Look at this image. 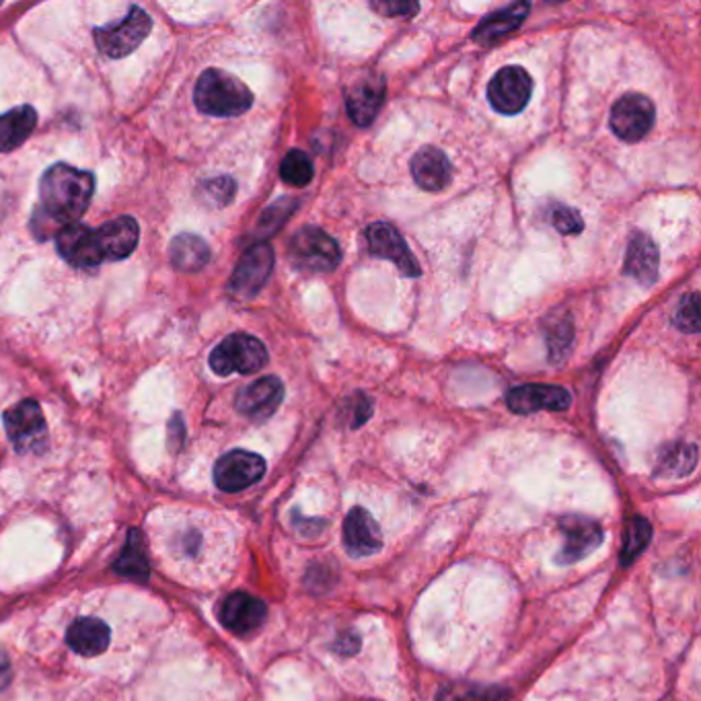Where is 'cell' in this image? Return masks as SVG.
<instances>
[{
    "instance_id": "4dcf8cb0",
    "label": "cell",
    "mask_w": 701,
    "mask_h": 701,
    "mask_svg": "<svg viewBox=\"0 0 701 701\" xmlns=\"http://www.w3.org/2000/svg\"><path fill=\"white\" fill-rule=\"evenodd\" d=\"M508 693L500 688H447L438 693V701H506Z\"/></svg>"
},
{
    "instance_id": "cb8c5ba5",
    "label": "cell",
    "mask_w": 701,
    "mask_h": 701,
    "mask_svg": "<svg viewBox=\"0 0 701 701\" xmlns=\"http://www.w3.org/2000/svg\"><path fill=\"white\" fill-rule=\"evenodd\" d=\"M38 126V111L19 106L0 116V153H11L26 143Z\"/></svg>"
},
{
    "instance_id": "d590c367",
    "label": "cell",
    "mask_w": 701,
    "mask_h": 701,
    "mask_svg": "<svg viewBox=\"0 0 701 701\" xmlns=\"http://www.w3.org/2000/svg\"><path fill=\"white\" fill-rule=\"evenodd\" d=\"M11 675H13V671H11L9 656L4 654V650H0V691L11 683Z\"/></svg>"
},
{
    "instance_id": "f546056e",
    "label": "cell",
    "mask_w": 701,
    "mask_h": 701,
    "mask_svg": "<svg viewBox=\"0 0 701 701\" xmlns=\"http://www.w3.org/2000/svg\"><path fill=\"white\" fill-rule=\"evenodd\" d=\"M650 537H652V527H650L649 520L642 518V516L632 518L630 529H627V535H625V545H623V566H627L649 545Z\"/></svg>"
},
{
    "instance_id": "3957f363",
    "label": "cell",
    "mask_w": 701,
    "mask_h": 701,
    "mask_svg": "<svg viewBox=\"0 0 701 701\" xmlns=\"http://www.w3.org/2000/svg\"><path fill=\"white\" fill-rule=\"evenodd\" d=\"M267 348L250 333H231L211 352V369L218 377L255 374L267 364Z\"/></svg>"
},
{
    "instance_id": "ffe728a7",
    "label": "cell",
    "mask_w": 701,
    "mask_h": 701,
    "mask_svg": "<svg viewBox=\"0 0 701 701\" xmlns=\"http://www.w3.org/2000/svg\"><path fill=\"white\" fill-rule=\"evenodd\" d=\"M661 253L656 243L646 233H634L625 253V274L642 284L650 286L659 279Z\"/></svg>"
},
{
    "instance_id": "ac0fdd59",
    "label": "cell",
    "mask_w": 701,
    "mask_h": 701,
    "mask_svg": "<svg viewBox=\"0 0 701 701\" xmlns=\"http://www.w3.org/2000/svg\"><path fill=\"white\" fill-rule=\"evenodd\" d=\"M384 101V82L379 75L354 80L345 91L348 114L357 126H369L377 118Z\"/></svg>"
},
{
    "instance_id": "83f0119b",
    "label": "cell",
    "mask_w": 701,
    "mask_h": 701,
    "mask_svg": "<svg viewBox=\"0 0 701 701\" xmlns=\"http://www.w3.org/2000/svg\"><path fill=\"white\" fill-rule=\"evenodd\" d=\"M698 461V449L693 445H673L662 452L661 469L666 476H688Z\"/></svg>"
},
{
    "instance_id": "ba28073f",
    "label": "cell",
    "mask_w": 701,
    "mask_h": 701,
    "mask_svg": "<svg viewBox=\"0 0 701 701\" xmlns=\"http://www.w3.org/2000/svg\"><path fill=\"white\" fill-rule=\"evenodd\" d=\"M654 114V104L646 95H623L611 109V130L623 143H637L652 130Z\"/></svg>"
},
{
    "instance_id": "836d02e7",
    "label": "cell",
    "mask_w": 701,
    "mask_h": 701,
    "mask_svg": "<svg viewBox=\"0 0 701 701\" xmlns=\"http://www.w3.org/2000/svg\"><path fill=\"white\" fill-rule=\"evenodd\" d=\"M676 328L681 331H688V333H698L700 331V296L693 292L688 294L675 313Z\"/></svg>"
},
{
    "instance_id": "603a6c76",
    "label": "cell",
    "mask_w": 701,
    "mask_h": 701,
    "mask_svg": "<svg viewBox=\"0 0 701 701\" xmlns=\"http://www.w3.org/2000/svg\"><path fill=\"white\" fill-rule=\"evenodd\" d=\"M529 9V2H515L498 13H491L477 26L476 31H474V40L481 46H491V43L503 40L504 36L513 33L516 27L525 21Z\"/></svg>"
},
{
    "instance_id": "9c48e42d",
    "label": "cell",
    "mask_w": 701,
    "mask_h": 701,
    "mask_svg": "<svg viewBox=\"0 0 701 701\" xmlns=\"http://www.w3.org/2000/svg\"><path fill=\"white\" fill-rule=\"evenodd\" d=\"M533 79L523 67H504L488 85L490 106L504 116H516L529 104Z\"/></svg>"
},
{
    "instance_id": "6da1fadb",
    "label": "cell",
    "mask_w": 701,
    "mask_h": 701,
    "mask_svg": "<svg viewBox=\"0 0 701 701\" xmlns=\"http://www.w3.org/2000/svg\"><path fill=\"white\" fill-rule=\"evenodd\" d=\"M95 194L94 173L56 163L40 182V206L33 212V235L46 241L65 226L77 225Z\"/></svg>"
},
{
    "instance_id": "30bf717a",
    "label": "cell",
    "mask_w": 701,
    "mask_h": 701,
    "mask_svg": "<svg viewBox=\"0 0 701 701\" xmlns=\"http://www.w3.org/2000/svg\"><path fill=\"white\" fill-rule=\"evenodd\" d=\"M274 270V250L267 243H257L243 253L231 276V291L238 299H253L262 291Z\"/></svg>"
},
{
    "instance_id": "1f68e13d",
    "label": "cell",
    "mask_w": 701,
    "mask_h": 701,
    "mask_svg": "<svg viewBox=\"0 0 701 701\" xmlns=\"http://www.w3.org/2000/svg\"><path fill=\"white\" fill-rule=\"evenodd\" d=\"M294 208H296V202H292V199H280L276 204H272V206L262 214V218H260L257 235H260V237L274 235L280 226L286 223V218L291 216Z\"/></svg>"
},
{
    "instance_id": "484cf974",
    "label": "cell",
    "mask_w": 701,
    "mask_h": 701,
    "mask_svg": "<svg viewBox=\"0 0 701 701\" xmlns=\"http://www.w3.org/2000/svg\"><path fill=\"white\" fill-rule=\"evenodd\" d=\"M313 175H315L313 163L303 150H291L280 165V177L289 186L304 187L306 184H311Z\"/></svg>"
},
{
    "instance_id": "d4e9b609",
    "label": "cell",
    "mask_w": 701,
    "mask_h": 701,
    "mask_svg": "<svg viewBox=\"0 0 701 701\" xmlns=\"http://www.w3.org/2000/svg\"><path fill=\"white\" fill-rule=\"evenodd\" d=\"M211 245L204 238L192 235V233H179L169 245V260H172L173 267L179 272H186V274L199 272L204 265L211 262Z\"/></svg>"
},
{
    "instance_id": "44dd1931",
    "label": "cell",
    "mask_w": 701,
    "mask_h": 701,
    "mask_svg": "<svg viewBox=\"0 0 701 701\" xmlns=\"http://www.w3.org/2000/svg\"><path fill=\"white\" fill-rule=\"evenodd\" d=\"M94 228L85 225L65 226L56 235V250L60 257L75 267H94L99 265V260L95 255L94 241H91Z\"/></svg>"
},
{
    "instance_id": "d6a6232c",
    "label": "cell",
    "mask_w": 701,
    "mask_h": 701,
    "mask_svg": "<svg viewBox=\"0 0 701 701\" xmlns=\"http://www.w3.org/2000/svg\"><path fill=\"white\" fill-rule=\"evenodd\" d=\"M549 223L556 226L562 235H581L584 228L581 212L569 208L566 204H552L549 206Z\"/></svg>"
},
{
    "instance_id": "5bb4252c",
    "label": "cell",
    "mask_w": 701,
    "mask_h": 701,
    "mask_svg": "<svg viewBox=\"0 0 701 701\" xmlns=\"http://www.w3.org/2000/svg\"><path fill=\"white\" fill-rule=\"evenodd\" d=\"M221 623L228 632L237 635L253 634L264 625L267 617V607L264 601L250 593H233L226 596L221 605Z\"/></svg>"
},
{
    "instance_id": "52a82bcc",
    "label": "cell",
    "mask_w": 701,
    "mask_h": 701,
    "mask_svg": "<svg viewBox=\"0 0 701 701\" xmlns=\"http://www.w3.org/2000/svg\"><path fill=\"white\" fill-rule=\"evenodd\" d=\"M264 474L265 461L262 455L252 450H231L214 465V484L218 490L233 494L247 490L250 486L257 484Z\"/></svg>"
},
{
    "instance_id": "4fadbf2b",
    "label": "cell",
    "mask_w": 701,
    "mask_h": 701,
    "mask_svg": "<svg viewBox=\"0 0 701 701\" xmlns=\"http://www.w3.org/2000/svg\"><path fill=\"white\" fill-rule=\"evenodd\" d=\"M508 410L529 416L535 411H564L572 406V396L557 384H520L506 398Z\"/></svg>"
},
{
    "instance_id": "2e32d148",
    "label": "cell",
    "mask_w": 701,
    "mask_h": 701,
    "mask_svg": "<svg viewBox=\"0 0 701 701\" xmlns=\"http://www.w3.org/2000/svg\"><path fill=\"white\" fill-rule=\"evenodd\" d=\"M344 543L352 557H369L381 552L383 533L367 508L354 506L345 516Z\"/></svg>"
},
{
    "instance_id": "d6986e66",
    "label": "cell",
    "mask_w": 701,
    "mask_h": 701,
    "mask_svg": "<svg viewBox=\"0 0 701 701\" xmlns=\"http://www.w3.org/2000/svg\"><path fill=\"white\" fill-rule=\"evenodd\" d=\"M411 177L422 187L423 192H440L449 186L452 179V165L449 157L435 146H426L418 150L411 159Z\"/></svg>"
},
{
    "instance_id": "8fae6325",
    "label": "cell",
    "mask_w": 701,
    "mask_h": 701,
    "mask_svg": "<svg viewBox=\"0 0 701 701\" xmlns=\"http://www.w3.org/2000/svg\"><path fill=\"white\" fill-rule=\"evenodd\" d=\"M140 241V226L133 216H118L94 231V247L99 262H119L133 255Z\"/></svg>"
},
{
    "instance_id": "8d00e7d4",
    "label": "cell",
    "mask_w": 701,
    "mask_h": 701,
    "mask_svg": "<svg viewBox=\"0 0 701 701\" xmlns=\"http://www.w3.org/2000/svg\"><path fill=\"white\" fill-rule=\"evenodd\" d=\"M169 432H172V442H182L184 440V435H186V430H184V420H182V416L179 413H175L173 416L172 423H169Z\"/></svg>"
},
{
    "instance_id": "7402d4cb",
    "label": "cell",
    "mask_w": 701,
    "mask_h": 701,
    "mask_svg": "<svg viewBox=\"0 0 701 701\" xmlns=\"http://www.w3.org/2000/svg\"><path fill=\"white\" fill-rule=\"evenodd\" d=\"M67 642L80 656H97L109 646L111 632L97 617H80L68 627Z\"/></svg>"
},
{
    "instance_id": "4316f807",
    "label": "cell",
    "mask_w": 701,
    "mask_h": 701,
    "mask_svg": "<svg viewBox=\"0 0 701 701\" xmlns=\"http://www.w3.org/2000/svg\"><path fill=\"white\" fill-rule=\"evenodd\" d=\"M116 569L124 576H134V578H146L148 576V562H146L145 549L138 533H130V539L126 549L121 552Z\"/></svg>"
},
{
    "instance_id": "7c38bea8",
    "label": "cell",
    "mask_w": 701,
    "mask_h": 701,
    "mask_svg": "<svg viewBox=\"0 0 701 701\" xmlns=\"http://www.w3.org/2000/svg\"><path fill=\"white\" fill-rule=\"evenodd\" d=\"M367 241H369V250H371L372 255L393 262L398 265L401 274H406L410 279L422 276V267L416 262L408 243L399 235L396 226L389 225V223H374L367 228Z\"/></svg>"
},
{
    "instance_id": "9a60e30c",
    "label": "cell",
    "mask_w": 701,
    "mask_h": 701,
    "mask_svg": "<svg viewBox=\"0 0 701 701\" xmlns=\"http://www.w3.org/2000/svg\"><path fill=\"white\" fill-rule=\"evenodd\" d=\"M282 399H284V384L279 377H262L238 391L235 406L238 413H243L245 418L265 420L279 410Z\"/></svg>"
},
{
    "instance_id": "5b68a950",
    "label": "cell",
    "mask_w": 701,
    "mask_h": 701,
    "mask_svg": "<svg viewBox=\"0 0 701 701\" xmlns=\"http://www.w3.org/2000/svg\"><path fill=\"white\" fill-rule=\"evenodd\" d=\"M150 29H153L150 14L134 4L121 21H114L109 26L95 29V46L107 58H114V60L126 58L150 36Z\"/></svg>"
},
{
    "instance_id": "e0dca14e",
    "label": "cell",
    "mask_w": 701,
    "mask_h": 701,
    "mask_svg": "<svg viewBox=\"0 0 701 701\" xmlns=\"http://www.w3.org/2000/svg\"><path fill=\"white\" fill-rule=\"evenodd\" d=\"M564 547L557 556V564H576L583 557L595 552L596 547L603 543V529L593 518H566L564 525Z\"/></svg>"
},
{
    "instance_id": "7a4b0ae2",
    "label": "cell",
    "mask_w": 701,
    "mask_h": 701,
    "mask_svg": "<svg viewBox=\"0 0 701 701\" xmlns=\"http://www.w3.org/2000/svg\"><path fill=\"white\" fill-rule=\"evenodd\" d=\"M194 101L204 116L237 118L253 106V94L235 75L221 68H208L199 75Z\"/></svg>"
},
{
    "instance_id": "e575fe53",
    "label": "cell",
    "mask_w": 701,
    "mask_h": 701,
    "mask_svg": "<svg viewBox=\"0 0 701 701\" xmlns=\"http://www.w3.org/2000/svg\"><path fill=\"white\" fill-rule=\"evenodd\" d=\"M371 9L383 17H411L420 11L418 2H401V0H389V2H372Z\"/></svg>"
},
{
    "instance_id": "f1b7e54d",
    "label": "cell",
    "mask_w": 701,
    "mask_h": 701,
    "mask_svg": "<svg viewBox=\"0 0 701 701\" xmlns=\"http://www.w3.org/2000/svg\"><path fill=\"white\" fill-rule=\"evenodd\" d=\"M237 194V184L233 177H212L206 179L198 189V196L212 208H223L231 204Z\"/></svg>"
},
{
    "instance_id": "277c9868",
    "label": "cell",
    "mask_w": 701,
    "mask_h": 701,
    "mask_svg": "<svg viewBox=\"0 0 701 701\" xmlns=\"http://www.w3.org/2000/svg\"><path fill=\"white\" fill-rule=\"evenodd\" d=\"M289 257L292 264L303 272L311 274H328L333 272L340 260L342 252L335 238L321 231L318 226H303L292 235L289 243Z\"/></svg>"
},
{
    "instance_id": "8992f818",
    "label": "cell",
    "mask_w": 701,
    "mask_h": 701,
    "mask_svg": "<svg viewBox=\"0 0 701 701\" xmlns=\"http://www.w3.org/2000/svg\"><path fill=\"white\" fill-rule=\"evenodd\" d=\"M7 437L19 452H40L48 442V423L43 418L40 403L33 399H23L2 416Z\"/></svg>"
}]
</instances>
